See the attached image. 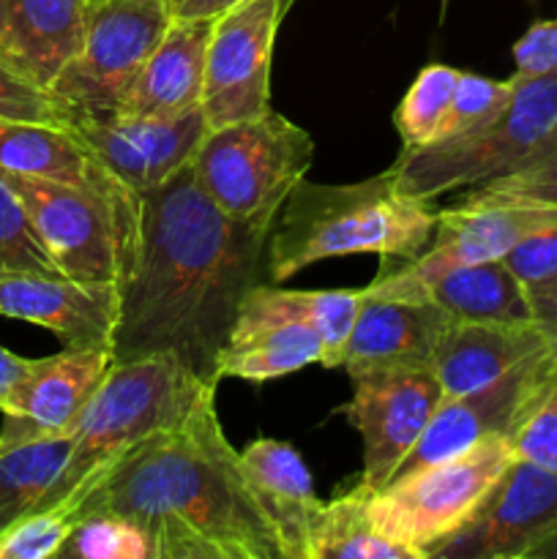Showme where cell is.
<instances>
[{"label": "cell", "mask_w": 557, "mask_h": 559, "mask_svg": "<svg viewBox=\"0 0 557 559\" xmlns=\"http://www.w3.org/2000/svg\"><path fill=\"white\" fill-rule=\"evenodd\" d=\"M271 229L229 218L197 183L191 164L142 197L134 254L120 278L115 364L169 353L208 385L251 287Z\"/></svg>", "instance_id": "obj_1"}, {"label": "cell", "mask_w": 557, "mask_h": 559, "mask_svg": "<svg viewBox=\"0 0 557 559\" xmlns=\"http://www.w3.org/2000/svg\"><path fill=\"white\" fill-rule=\"evenodd\" d=\"M63 516L134 524L151 559H284L244 459L224 437L216 391L183 424L115 459Z\"/></svg>", "instance_id": "obj_2"}, {"label": "cell", "mask_w": 557, "mask_h": 559, "mask_svg": "<svg viewBox=\"0 0 557 559\" xmlns=\"http://www.w3.org/2000/svg\"><path fill=\"white\" fill-rule=\"evenodd\" d=\"M437 211L396 189L393 169L347 186L300 180L268 238L265 276L282 284L315 262L377 254L407 262L429 246Z\"/></svg>", "instance_id": "obj_3"}, {"label": "cell", "mask_w": 557, "mask_h": 559, "mask_svg": "<svg viewBox=\"0 0 557 559\" xmlns=\"http://www.w3.org/2000/svg\"><path fill=\"white\" fill-rule=\"evenodd\" d=\"M211 391L216 385L202 382L169 353L115 364L76 424L63 469L33 513H69L115 459L145 437L183 424Z\"/></svg>", "instance_id": "obj_4"}, {"label": "cell", "mask_w": 557, "mask_h": 559, "mask_svg": "<svg viewBox=\"0 0 557 559\" xmlns=\"http://www.w3.org/2000/svg\"><path fill=\"white\" fill-rule=\"evenodd\" d=\"M315 158V140L276 109L211 126L191 156L200 189L249 227L271 229Z\"/></svg>", "instance_id": "obj_5"}, {"label": "cell", "mask_w": 557, "mask_h": 559, "mask_svg": "<svg viewBox=\"0 0 557 559\" xmlns=\"http://www.w3.org/2000/svg\"><path fill=\"white\" fill-rule=\"evenodd\" d=\"M513 96L497 118L457 140L402 151L393 178L402 194L420 202L495 180L528 162L557 131V71L513 74Z\"/></svg>", "instance_id": "obj_6"}, {"label": "cell", "mask_w": 557, "mask_h": 559, "mask_svg": "<svg viewBox=\"0 0 557 559\" xmlns=\"http://www.w3.org/2000/svg\"><path fill=\"white\" fill-rule=\"evenodd\" d=\"M513 462V440L486 437L459 456L393 478L386 489L371 491V527L415 559H429L478 513Z\"/></svg>", "instance_id": "obj_7"}, {"label": "cell", "mask_w": 557, "mask_h": 559, "mask_svg": "<svg viewBox=\"0 0 557 559\" xmlns=\"http://www.w3.org/2000/svg\"><path fill=\"white\" fill-rule=\"evenodd\" d=\"M3 178L63 276L120 284L140 227L109 197L27 175L3 173Z\"/></svg>", "instance_id": "obj_8"}, {"label": "cell", "mask_w": 557, "mask_h": 559, "mask_svg": "<svg viewBox=\"0 0 557 559\" xmlns=\"http://www.w3.org/2000/svg\"><path fill=\"white\" fill-rule=\"evenodd\" d=\"M173 20L167 0H96L85 41L52 82V93L76 112L112 115Z\"/></svg>", "instance_id": "obj_9"}, {"label": "cell", "mask_w": 557, "mask_h": 559, "mask_svg": "<svg viewBox=\"0 0 557 559\" xmlns=\"http://www.w3.org/2000/svg\"><path fill=\"white\" fill-rule=\"evenodd\" d=\"M555 391L557 349L546 347L524 358L489 385L464 393V396L446 399L426 426L415 451L404 459L393 478L459 456L486 437L517 440L522 426Z\"/></svg>", "instance_id": "obj_10"}, {"label": "cell", "mask_w": 557, "mask_h": 559, "mask_svg": "<svg viewBox=\"0 0 557 559\" xmlns=\"http://www.w3.org/2000/svg\"><path fill=\"white\" fill-rule=\"evenodd\" d=\"M557 222L549 205H470L457 202L437 211L429 246L399 267H382L364 295L424 300L426 287L451 267L502 260L522 238Z\"/></svg>", "instance_id": "obj_11"}, {"label": "cell", "mask_w": 557, "mask_h": 559, "mask_svg": "<svg viewBox=\"0 0 557 559\" xmlns=\"http://www.w3.org/2000/svg\"><path fill=\"white\" fill-rule=\"evenodd\" d=\"M289 3L293 0H238L213 16L202 91L208 129L271 109L273 44Z\"/></svg>", "instance_id": "obj_12"}, {"label": "cell", "mask_w": 557, "mask_h": 559, "mask_svg": "<svg viewBox=\"0 0 557 559\" xmlns=\"http://www.w3.org/2000/svg\"><path fill=\"white\" fill-rule=\"evenodd\" d=\"M440 404L442 388L431 366L353 377L347 420L364 440L360 486L380 491L391 484Z\"/></svg>", "instance_id": "obj_13"}, {"label": "cell", "mask_w": 557, "mask_h": 559, "mask_svg": "<svg viewBox=\"0 0 557 559\" xmlns=\"http://www.w3.org/2000/svg\"><path fill=\"white\" fill-rule=\"evenodd\" d=\"M71 131L126 191L142 200L191 164L208 131V120L202 107L178 118L76 112Z\"/></svg>", "instance_id": "obj_14"}, {"label": "cell", "mask_w": 557, "mask_h": 559, "mask_svg": "<svg viewBox=\"0 0 557 559\" xmlns=\"http://www.w3.org/2000/svg\"><path fill=\"white\" fill-rule=\"evenodd\" d=\"M557 527V473L519 459L484 506L429 559H528Z\"/></svg>", "instance_id": "obj_15"}, {"label": "cell", "mask_w": 557, "mask_h": 559, "mask_svg": "<svg viewBox=\"0 0 557 559\" xmlns=\"http://www.w3.org/2000/svg\"><path fill=\"white\" fill-rule=\"evenodd\" d=\"M115 369L112 349H74L33 360L0 409V448L74 437L91 399Z\"/></svg>", "instance_id": "obj_16"}, {"label": "cell", "mask_w": 557, "mask_h": 559, "mask_svg": "<svg viewBox=\"0 0 557 559\" xmlns=\"http://www.w3.org/2000/svg\"><path fill=\"white\" fill-rule=\"evenodd\" d=\"M0 317L55 333L63 347L112 349L120 322V284L63 273H3Z\"/></svg>", "instance_id": "obj_17"}, {"label": "cell", "mask_w": 557, "mask_h": 559, "mask_svg": "<svg viewBox=\"0 0 557 559\" xmlns=\"http://www.w3.org/2000/svg\"><path fill=\"white\" fill-rule=\"evenodd\" d=\"M451 317L431 300L375 298L360 289V306L344 347L342 366L353 377L369 371L431 366Z\"/></svg>", "instance_id": "obj_18"}, {"label": "cell", "mask_w": 557, "mask_h": 559, "mask_svg": "<svg viewBox=\"0 0 557 559\" xmlns=\"http://www.w3.org/2000/svg\"><path fill=\"white\" fill-rule=\"evenodd\" d=\"M0 169L98 191V194L109 197L134 227H140V197L126 191L104 169V164L82 145L80 136L63 126L0 118Z\"/></svg>", "instance_id": "obj_19"}, {"label": "cell", "mask_w": 557, "mask_h": 559, "mask_svg": "<svg viewBox=\"0 0 557 559\" xmlns=\"http://www.w3.org/2000/svg\"><path fill=\"white\" fill-rule=\"evenodd\" d=\"M213 20L175 16L162 44L120 96L115 118H178L202 107Z\"/></svg>", "instance_id": "obj_20"}, {"label": "cell", "mask_w": 557, "mask_h": 559, "mask_svg": "<svg viewBox=\"0 0 557 559\" xmlns=\"http://www.w3.org/2000/svg\"><path fill=\"white\" fill-rule=\"evenodd\" d=\"M96 0H3V60L52 91L85 41Z\"/></svg>", "instance_id": "obj_21"}, {"label": "cell", "mask_w": 557, "mask_h": 559, "mask_svg": "<svg viewBox=\"0 0 557 559\" xmlns=\"http://www.w3.org/2000/svg\"><path fill=\"white\" fill-rule=\"evenodd\" d=\"M552 347L541 328L528 322H451L431 358L446 399L489 385L530 355Z\"/></svg>", "instance_id": "obj_22"}, {"label": "cell", "mask_w": 557, "mask_h": 559, "mask_svg": "<svg viewBox=\"0 0 557 559\" xmlns=\"http://www.w3.org/2000/svg\"><path fill=\"white\" fill-rule=\"evenodd\" d=\"M251 491L273 524L284 559H311V527L322 502L309 467L289 442L257 440L240 453Z\"/></svg>", "instance_id": "obj_23"}, {"label": "cell", "mask_w": 557, "mask_h": 559, "mask_svg": "<svg viewBox=\"0 0 557 559\" xmlns=\"http://www.w3.org/2000/svg\"><path fill=\"white\" fill-rule=\"evenodd\" d=\"M360 306V289H282L257 284L244 298L235 328L306 325L322 338V369H339Z\"/></svg>", "instance_id": "obj_24"}, {"label": "cell", "mask_w": 557, "mask_h": 559, "mask_svg": "<svg viewBox=\"0 0 557 559\" xmlns=\"http://www.w3.org/2000/svg\"><path fill=\"white\" fill-rule=\"evenodd\" d=\"M424 300L440 306L453 322L533 320L530 293L502 260L451 267L426 287Z\"/></svg>", "instance_id": "obj_25"}, {"label": "cell", "mask_w": 557, "mask_h": 559, "mask_svg": "<svg viewBox=\"0 0 557 559\" xmlns=\"http://www.w3.org/2000/svg\"><path fill=\"white\" fill-rule=\"evenodd\" d=\"M322 338L306 325H257L233 328L218 353L216 377H238L249 382L276 380L311 364L322 366Z\"/></svg>", "instance_id": "obj_26"}, {"label": "cell", "mask_w": 557, "mask_h": 559, "mask_svg": "<svg viewBox=\"0 0 557 559\" xmlns=\"http://www.w3.org/2000/svg\"><path fill=\"white\" fill-rule=\"evenodd\" d=\"M369 500L371 489L358 484V489L322 502L311 527V559H415L410 549L377 535Z\"/></svg>", "instance_id": "obj_27"}, {"label": "cell", "mask_w": 557, "mask_h": 559, "mask_svg": "<svg viewBox=\"0 0 557 559\" xmlns=\"http://www.w3.org/2000/svg\"><path fill=\"white\" fill-rule=\"evenodd\" d=\"M74 437L0 448V535L33 513L69 459Z\"/></svg>", "instance_id": "obj_28"}, {"label": "cell", "mask_w": 557, "mask_h": 559, "mask_svg": "<svg viewBox=\"0 0 557 559\" xmlns=\"http://www.w3.org/2000/svg\"><path fill=\"white\" fill-rule=\"evenodd\" d=\"M459 76H462V71L453 69V66L429 63L426 69H420V74L415 76L413 85L399 102L396 115H393L404 151H420L437 140L442 118L451 107Z\"/></svg>", "instance_id": "obj_29"}, {"label": "cell", "mask_w": 557, "mask_h": 559, "mask_svg": "<svg viewBox=\"0 0 557 559\" xmlns=\"http://www.w3.org/2000/svg\"><path fill=\"white\" fill-rule=\"evenodd\" d=\"M470 205H549L557 207V131L511 173L464 191Z\"/></svg>", "instance_id": "obj_30"}, {"label": "cell", "mask_w": 557, "mask_h": 559, "mask_svg": "<svg viewBox=\"0 0 557 559\" xmlns=\"http://www.w3.org/2000/svg\"><path fill=\"white\" fill-rule=\"evenodd\" d=\"M3 273H60L38 240L25 205L0 173V276Z\"/></svg>", "instance_id": "obj_31"}, {"label": "cell", "mask_w": 557, "mask_h": 559, "mask_svg": "<svg viewBox=\"0 0 557 559\" xmlns=\"http://www.w3.org/2000/svg\"><path fill=\"white\" fill-rule=\"evenodd\" d=\"M511 96V76L508 80H489V76L462 71V76L457 82V91H453L451 107H448L446 118H442L440 134H437L435 142L457 140V136L481 129V126L489 123L491 118H497L508 107Z\"/></svg>", "instance_id": "obj_32"}, {"label": "cell", "mask_w": 557, "mask_h": 559, "mask_svg": "<svg viewBox=\"0 0 557 559\" xmlns=\"http://www.w3.org/2000/svg\"><path fill=\"white\" fill-rule=\"evenodd\" d=\"M60 557L76 559H151L145 535L129 522L98 516L76 522Z\"/></svg>", "instance_id": "obj_33"}, {"label": "cell", "mask_w": 557, "mask_h": 559, "mask_svg": "<svg viewBox=\"0 0 557 559\" xmlns=\"http://www.w3.org/2000/svg\"><path fill=\"white\" fill-rule=\"evenodd\" d=\"M0 118L71 129L76 109L0 60Z\"/></svg>", "instance_id": "obj_34"}, {"label": "cell", "mask_w": 557, "mask_h": 559, "mask_svg": "<svg viewBox=\"0 0 557 559\" xmlns=\"http://www.w3.org/2000/svg\"><path fill=\"white\" fill-rule=\"evenodd\" d=\"M71 524L69 516L58 511L27 513L16 524H11L0 535V559H49L60 557V549L69 540Z\"/></svg>", "instance_id": "obj_35"}, {"label": "cell", "mask_w": 557, "mask_h": 559, "mask_svg": "<svg viewBox=\"0 0 557 559\" xmlns=\"http://www.w3.org/2000/svg\"><path fill=\"white\" fill-rule=\"evenodd\" d=\"M502 262L524 284L528 293L546 287L557 278V222L535 229L519 240Z\"/></svg>", "instance_id": "obj_36"}, {"label": "cell", "mask_w": 557, "mask_h": 559, "mask_svg": "<svg viewBox=\"0 0 557 559\" xmlns=\"http://www.w3.org/2000/svg\"><path fill=\"white\" fill-rule=\"evenodd\" d=\"M519 459L538 464L557 473V391L541 404L538 413L522 426L513 440Z\"/></svg>", "instance_id": "obj_37"}, {"label": "cell", "mask_w": 557, "mask_h": 559, "mask_svg": "<svg viewBox=\"0 0 557 559\" xmlns=\"http://www.w3.org/2000/svg\"><path fill=\"white\" fill-rule=\"evenodd\" d=\"M513 63L519 76L557 71V16L533 22L524 31V36L513 44Z\"/></svg>", "instance_id": "obj_38"}, {"label": "cell", "mask_w": 557, "mask_h": 559, "mask_svg": "<svg viewBox=\"0 0 557 559\" xmlns=\"http://www.w3.org/2000/svg\"><path fill=\"white\" fill-rule=\"evenodd\" d=\"M530 304H533V322L541 328L546 342L557 349V289L533 293Z\"/></svg>", "instance_id": "obj_39"}, {"label": "cell", "mask_w": 557, "mask_h": 559, "mask_svg": "<svg viewBox=\"0 0 557 559\" xmlns=\"http://www.w3.org/2000/svg\"><path fill=\"white\" fill-rule=\"evenodd\" d=\"M31 364H33L31 358H20V355H14V353H9L5 347H0V409L5 407L11 391L20 385V380L27 374Z\"/></svg>", "instance_id": "obj_40"}, {"label": "cell", "mask_w": 557, "mask_h": 559, "mask_svg": "<svg viewBox=\"0 0 557 559\" xmlns=\"http://www.w3.org/2000/svg\"><path fill=\"white\" fill-rule=\"evenodd\" d=\"M235 3L238 0H186L183 9L175 16H183V20H213V16H218Z\"/></svg>", "instance_id": "obj_41"}, {"label": "cell", "mask_w": 557, "mask_h": 559, "mask_svg": "<svg viewBox=\"0 0 557 559\" xmlns=\"http://www.w3.org/2000/svg\"><path fill=\"white\" fill-rule=\"evenodd\" d=\"M528 559H557V527L530 551Z\"/></svg>", "instance_id": "obj_42"}, {"label": "cell", "mask_w": 557, "mask_h": 559, "mask_svg": "<svg viewBox=\"0 0 557 559\" xmlns=\"http://www.w3.org/2000/svg\"><path fill=\"white\" fill-rule=\"evenodd\" d=\"M0 60H3V0H0Z\"/></svg>", "instance_id": "obj_43"}, {"label": "cell", "mask_w": 557, "mask_h": 559, "mask_svg": "<svg viewBox=\"0 0 557 559\" xmlns=\"http://www.w3.org/2000/svg\"><path fill=\"white\" fill-rule=\"evenodd\" d=\"M183 3H186V0H167V5L173 9V14H178V11L183 9Z\"/></svg>", "instance_id": "obj_44"}, {"label": "cell", "mask_w": 557, "mask_h": 559, "mask_svg": "<svg viewBox=\"0 0 557 559\" xmlns=\"http://www.w3.org/2000/svg\"><path fill=\"white\" fill-rule=\"evenodd\" d=\"M546 289H557V278H555V282H552V284H546V287L535 289V293H546ZM530 295H533V293H530Z\"/></svg>", "instance_id": "obj_45"}]
</instances>
